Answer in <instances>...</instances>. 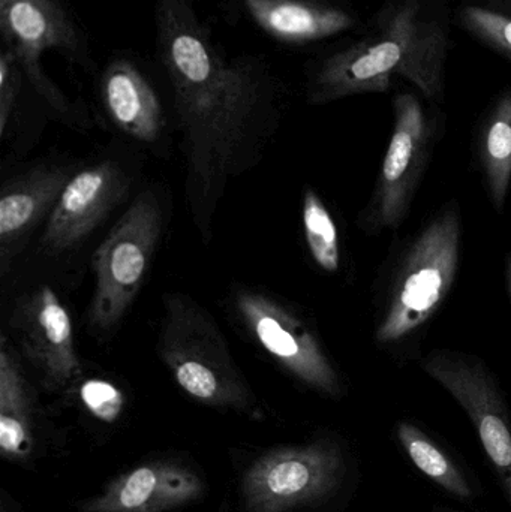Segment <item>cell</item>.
I'll list each match as a JSON object with an SVG mask.
<instances>
[{
    "label": "cell",
    "mask_w": 511,
    "mask_h": 512,
    "mask_svg": "<svg viewBox=\"0 0 511 512\" xmlns=\"http://www.w3.org/2000/svg\"><path fill=\"white\" fill-rule=\"evenodd\" d=\"M396 433L411 462L426 477L456 498L470 499L473 496V489L461 469L419 427L402 421L396 427Z\"/></svg>",
    "instance_id": "cell-19"
},
{
    "label": "cell",
    "mask_w": 511,
    "mask_h": 512,
    "mask_svg": "<svg viewBox=\"0 0 511 512\" xmlns=\"http://www.w3.org/2000/svg\"><path fill=\"white\" fill-rule=\"evenodd\" d=\"M164 215L152 191L141 192L93 254L95 289L87 322L108 334L123 321L149 271L162 233Z\"/></svg>",
    "instance_id": "cell-5"
},
{
    "label": "cell",
    "mask_w": 511,
    "mask_h": 512,
    "mask_svg": "<svg viewBox=\"0 0 511 512\" xmlns=\"http://www.w3.org/2000/svg\"><path fill=\"white\" fill-rule=\"evenodd\" d=\"M302 219L306 245L315 264L326 273H336L341 267L338 228L326 204L312 188H306L303 195Z\"/></svg>",
    "instance_id": "cell-20"
},
{
    "label": "cell",
    "mask_w": 511,
    "mask_h": 512,
    "mask_svg": "<svg viewBox=\"0 0 511 512\" xmlns=\"http://www.w3.org/2000/svg\"><path fill=\"white\" fill-rule=\"evenodd\" d=\"M21 71L11 51L3 47L0 54V134L5 135L21 87Z\"/></svg>",
    "instance_id": "cell-22"
},
{
    "label": "cell",
    "mask_w": 511,
    "mask_h": 512,
    "mask_svg": "<svg viewBox=\"0 0 511 512\" xmlns=\"http://www.w3.org/2000/svg\"><path fill=\"white\" fill-rule=\"evenodd\" d=\"M3 47L11 51L33 89L60 116L74 120V108L41 66L45 51L71 62L89 63L87 45L60 0H0Z\"/></svg>",
    "instance_id": "cell-8"
},
{
    "label": "cell",
    "mask_w": 511,
    "mask_h": 512,
    "mask_svg": "<svg viewBox=\"0 0 511 512\" xmlns=\"http://www.w3.org/2000/svg\"><path fill=\"white\" fill-rule=\"evenodd\" d=\"M128 189V176L113 161L74 174L47 218L42 246L51 252L77 248L122 203Z\"/></svg>",
    "instance_id": "cell-12"
},
{
    "label": "cell",
    "mask_w": 511,
    "mask_h": 512,
    "mask_svg": "<svg viewBox=\"0 0 511 512\" xmlns=\"http://www.w3.org/2000/svg\"><path fill=\"white\" fill-rule=\"evenodd\" d=\"M0 512H8V511H6V508L3 507V505H2V508H0Z\"/></svg>",
    "instance_id": "cell-25"
},
{
    "label": "cell",
    "mask_w": 511,
    "mask_h": 512,
    "mask_svg": "<svg viewBox=\"0 0 511 512\" xmlns=\"http://www.w3.org/2000/svg\"><path fill=\"white\" fill-rule=\"evenodd\" d=\"M72 174L63 167H38L3 185L0 195V259L8 270L24 237L53 212Z\"/></svg>",
    "instance_id": "cell-14"
},
{
    "label": "cell",
    "mask_w": 511,
    "mask_h": 512,
    "mask_svg": "<svg viewBox=\"0 0 511 512\" xmlns=\"http://www.w3.org/2000/svg\"><path fill=\"white\" fill-rule=\"evenodd\" d=\"M395 126L378 176L377 188L365 212L369 230H396L404 222L414 188L425 167L431 122L414 93L395 98Z\"/></svg>",
    "instance_id": "cell-10"
},
{
    "label": "cell",
    "mask_w": 511,
    "mask_h": 512,
    "mask_svg": "<svg viewBox=\"0 0 511 512\" xmlns=\"http://www.w3.org/2000/svg\"><path fill=\"white\" fill-rule=\"evenodd\" d=\"M447 53L449 24L438 0H387L365 36L318 63L309 78V104L384 93L396 78L438 101Z\"/></svg>",
    "instance_id": "cell-2"
},
{
    "label": "cell",
    "mask_w": 511,
    "mask_h": 512,
    "mask_svg": "<svg viewBox=\"0 0 511 512\" xmlns=\"http://www.w3.org/2000/svg\"><path fill=\"white\" fill-rule=\"evenodd\" d=\"M234 309L252 339L288 375L324 396H341L339 373L296 307L266 292L240 288L234 294Z\"/></svg>",
    "instance_id": "cell-7"
},
{
    "label": "cell",
    "mask_w": 511,
    "mask_h": 512,
    "mask_svg": "<svg viewBox=\"0 0 511 512\" xmlns=\"http://www.w3.org/2000/svg\"><path fill=\"white\" fill-rule=\"evenodd\" d=\"M461 236L458 210L446 209L414 240L375 328L378 345L402 342L431 321L455 283Z\"/></svg>",
    "instance_id": "cell-4"
},
{
    "label": "cell",
    "mask_w": 511,
    "mask_h": 512,
    "mask_svg": "<svg viewBox=\"0 0 511 512\" xmlns=\"http://www.w3.org/2000/svg\"><path fill=\"white\" fill-rule=\"evenodd\" d=\"M261 30L288 44H308L332 38L356 26L345 9L318 0H245Z\"/></svg>",
    "instance_id": "cell-16"
},
{
    "label": "cell",
    "mask_w": 511,
    "mask_h": 512,
    "mask_svg": "<svg viewBox=\"0 0 511 512\" xmlns=\"http://www.w3.org/2000/svg\"><path fill=\"white\" fill-rule=\"evenodd\" d=\"M480 159L492 203L501 210L511 183V90L489 111L480 138Z\"/></svg>",
    "instance_id": "cell-18"
},
{
    "label": "cell",
    "mask_w": 511,
    "mask_h": 512,
    "mask_svg": "<svg viewBox=\"0 0 511 512\" xmlns=\"http://www.w3.org/2000/svg\"><path fill=\"white\" fill-rule=\"evenodd\" d=\"M459 26L511 59V12L471 3L458 11Z\"/></svg>",
    "instance_id": "cell-21"
},
{
    "label": "cell",
    "mask_w": 511,
    "mask_h": 512,
    "mask_svg": "<svg viewBox=\"0 0 511 512\" xmlns=\"http://www.w3.org/2000/svg\"><path fill=\"white\" fill-rule=\"evenodd\" d=\"M158 351L174 381L192 399L210 408L257 414V397L224 334L194 298L182 292L165 294Z\"/></svg>",
    "instance_id": "cell-3"
},
{
    "label": "cell",
    "mask_w": 511,
    "mask_h": 512,
    "mask_svg": "<svg viewBox=\"0 0 511 512\" xmlns=\"http://www.w3.org/2000/svg\"><path fill=\"white\" fill-rule=\"evenodd\" d=\"M11 328L45 390H63L81 375L71 316L51 286H38L18 298Z\"/></svg>",
    "instance_id": "cell-11"
},
{
    "label": "cell",
    "mask_w": 511,
    "mask_h": 512,
    "mask_svg": "<svg viewBox=\"0 0 511 512\" xmlns=\"http://www.w3.org/2000/svg\"><path fill=\"white\" fill-rule=\"evenodd\" d=\"M101 96L114 125L135 140L153 143L161 137V102L134 62L116 59L102 72Z\"/></svg>",
    "instance_id": "cell-15"
},
{
    "label": "cell",
    "mask_w": 511,
    "mask_h": 512,
    "mask_svg": "<svg viewBox=\"0 0 511 512\" xmlns=\"http://www.w3.org/2000/svg\"><path fill=\"white\" fill-rule=\"evenodd\" d=\"M156 39L183 132L192 219L207 240L228 183L275 119V83L258 60L227 59L189 0H156Z\"/></svg>",
    "instance_id": "cell-1"
},
{
    "label": "cell",
    "mask_w": 511,
    "mask_h": 512,
    "mask_svg": "<svg viewBox=\"0 0 511 512\" xmlns=\"http://www.w3.org/2000/svg\"><path fill=\"white\" fill-rule=\"evenodd\" d=\"M422 367L467 412L511 505V427L497 382L479 360L461 352L434 351Z\"/></svg>",
    "instance_id": "cell-9"
},
{
    "label": "cell",
    "mask_w": 511,
    "mask_h": 512,
    "mask_svg": "<svg viewBox=\"0 0 511 512\" xmlns=\"http://www.w3.org/2000/svg\"><path fill=\"white\" fill-rule=\"evenodd\" d=\"M203 478L185 463L158 460L129 469L98 496L81 502V512H168L203 498Z\"/></svg>",
    "instance_id": "cell-13"
},
{
    "label": "cell",
    "mask_w": 511,
    "mask_h": 512,
    "mask_svg": "<svg viewBox=\"0 0 511 512\" xmlns=\"http://www.w3.org/2000/svg\"><path fill=\"white\" fill-rule=\"evenodd\" d=\"M33 391L6 336L0 342V450L9 462L32 448Z\"/></svg>",
    "instance_id": "cell-17"
},
{
    "label": "cell",
    "mask_w": 511,
    "mask_h": 512,
    "mask_svg": "<svg viewBox=\"0 0 511 512\" xmlns=\"http://www.w3.org/2000/svg\"><path fill=\"white\" fill-rule=\"evenodd\" d=\"M344 475V454L329 439L275 448L246 469L240 496L248 512H291L329 498Z\"/></svg>",
    "instance_id": "cell-6"
},
{
    "label": "cell",
    "mask_w": 511,
    "mask_h": 512,
    "mask_svg": "<svg viewBox=\"0 0 511 512\" xmlns=\"http://www.w3.org/2000/svg\"><path fill=\"white\" fill-rule=\"evenodd\" d=\"M83 399L86 400L89 408L104 415L116 412L120 405L119 391L102 381H90L83 388Z\"/></svg>",
    "instance_id": "cell-23"
},
{
    "label": "cell",
    "mask_w": 511,
    "mask_h": 512,
    "mask_svg": "<svg viewBox=\"0 0 511 512\" xmlns=\"http://www.w3.org/2000/svg\"><path fill=\"white\" fill-rule=\"evenodd\" d=\"M506 273H507V285H509V294H510V298H511V255L509 256V259H507Z\"/></svg>",
    "instance_id": "cell-24"
}]
</instances>
